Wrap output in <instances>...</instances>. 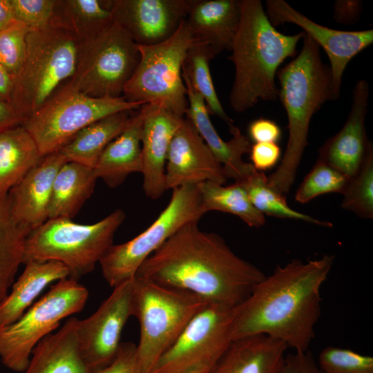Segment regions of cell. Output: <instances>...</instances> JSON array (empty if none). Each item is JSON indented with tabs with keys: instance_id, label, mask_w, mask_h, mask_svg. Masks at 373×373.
<instances>
[{
	"instance_id": "2e32d148",
	"label": "cell",
	"mask_w": 373,
	"mask_h": 373,
	"mask_svg": "<svg viewBox=\"0 0 373 373\" xmlns=\"http://www.w3.org/2000/svg\"><path fill=\"white\" fill-rule=\"evenodd\" d=\"M195 0H108L113 20L138 46L169 39L189 15Z\"/></svg>"
},
{
	"instance_id": "7a4b0ae2",
	"label": "cell",
	"mask_w": 373,
	"mask_h": 373,
	"mask_svg": "<svg viewBox=\"0 0 373 373\" xmlns=\"http://www.w3.org/2000/svg\"><path fill=\"white\" fill-rule=\"evenodd\" d=\"M334 260V256L323 255L277 266L233 309V340L263 334L294 352L309 350L321 314V289Z\"/></svg>"
},
{
	"instance_id": "7c38bea8",
	"label": "cell",
	"mask_w": 373,
	"mask_h": 373,
	"mask_svg": "<svg viewBox=\"0 0 373 373\" xmlns=\"http://www.w3.org/2000/svg\"><path fill=\"white\" fill-rule=\"evenodd\" d=\"M204 215L198 184L173 189L165 209L144 231L122 244L113 245L99 260L107 283L115 287L133 279L144 261L182 227Z\"/></svg>"
},
{
	"instance_id": "484cf974",
	"label": "cell",
	"mask_w": 373,
	"mask_h": 373,
	"mask_svg": "<svg viewBox=\"0 0 373 373\" xmlns=\"http://www.w3.org/2000/svg\"><path fill=\"white\" fill-rule=\"evenodd\" d=\"M24 265L23 271L0 304V327L20 318L49 284L69 276L68 268L59 261H30Z\"/></svg>"
},
{
	"instance_id": "8d00e7d4",
	"label": "cell",
	"mask_w": 373,
	"mask_h": 373,
	"mask_svg": "<svg viewBox=\"0 0 373 373\" xmlns=\"http://www.w3.org/2000/svg\"><path fill=\"white\" fill-rule=\"evenodd\" d=\"M30 30L28 26L16 20L0 31V64L12 79L23 64Z\"/></svg>"
},
{
	"instance_id": "e575fe53",
	"label": "cell",
	"mask_w": 373,
	"mask_h": 373,
	"mask_svg": "<svg viewBox=\"0 0 373 373\" xmlns=\"http://www.w3.org/2000/svg\"><path fill=\"white\" fill-rule=\"evenodd\" d=\"M341 207L363 218H373V148L371 144L358 173L342 192Z\"/></svg>"
},
{
	"instance_id": "d590c367",
	"label": "cell",
	"mask_w": 373,
	"mask_h": 373,
	"mask_svg": "<svg viewBox=\"0 0 373 373\" xmlns=\"http://www.w3.org/2000/svg\"><path fill=\"white\" fill-rule=\"evenodd\" d=\"M350 178L317 159L296 191L297 202L307 203L317 196L343 191Z\"/></svg>"
},
{
	"instance_id": "ab89813d",
	"label": "cell",
	"mask_w": 373,
	"mask_h": 373,
	"mask_svg": "<svg viewBox=\"0 0 373 373\" xmlns=\"http://www.w3.org/2000/svg\"><path fill=\"white\" fill-rule=\"evenodd\" d=\"M250 159L251 164L258 171L273 168L279 161L281 150L277 143H254L251 146Z\"/></svg>"
},
{
	"instance_id": "5b68a950",
	"label": "cell",
	"mask_w": 373,
	"mask_h": 373,
	"mask_svg": "<svg viewBox=\"0 0 373 373\" xmlns=\"http://www.w3.org/2000/svg\"><path fill=\"white\" fill-rule=\"evenodd\" d=\"M78 46L73 34L51 23L30 30L26 58L13 79L10 102L23 122L73 75Z\"/></svg>"
},
{
	"instance_id": "3957f363",
	"label": "cell",
	"mask_w": 373,
	"mask_h": 373,
	"mask_svg": "<svg viewBox=\"0 0 373 373\" xmlns=\"http://www.w3.org/2000/svg\"><path fill=\"white\" fill-rule=\"evenodd\" d=\"M239 27L228 57L235 67L229 95L231 108L238 113L254 107L259 100L275 101L278 88V70L296 47L305 33L292 35L278 32L270 22L259 0H240Z\"/></svg>"
},
{
	"instance_id": "bcb514c9",
	"label": "cell",
	"mask_w": 373,
	"mask_h": 373,
	"mask_svg": "<svg viewBox=\"0 0 373 373\" xmlns=\"http://www.w3.org/2000/svg\"><path fill=\"white\" fill-rule=\"evenodd\" d=\"M13 79L0 64V99L10 103Z\"/></svg>"
},
{
	"instance_id": "ba28073f",
	"label": "cell",
	"mask_w": 373,
	"mask_h": 373,
	"mask_svg": "<svg viewBox=\"0 0 373 373\" xmlns=\"http://www.w3.org/2000/svg\"><path fill=\"white\" fill-rule=\"evenodd\" d=\"M186 20L167 40L138 46L140 60L122 96L130 102L155 104L184 117L188 108L182 65L195 41Z\"/></svg>"
},
{
	"instance_id": "4dcf8cb0",
	"label": "cell",
	"mask_w": 373,
	"mask_h": 373,
	"mask_svg": "<svg viewBox=\"0 0 373 373\" xmlns=\"http://www.w3.org/2000/svg\"><path fill=\"white\" fill-rule=\"evenodd\" d=\"M30 231L15 218L8 194L0 196V304L23 264L25 241Z\"/></svg>"
},
{
	"instance_id": "7402d4cb",
	"label": "cell",
	"mask_w": 373,
	"mask_h": 373,
	"mask_svg": "<svg viewBox=\"0 0 373 373\" xmlns=\"http://www.w3.org/2000/svg\"><path fill=\"white\" fill-rule=\"evenodd\" d=\"M240 19V0H195L186 21L215 55L231 50Z\"/></svg>"
},
{
	"instance_id": "ee69618b",
	"label": "cell",
	"mask_w": 373,
	"mask_h": 373,
	"mask_svg": "<svg viewBox=\"0 0 373 373\" xmlns=\"http://www.w3.org/2000/svg\"><path fill=\"white\" fill-rule=\"evenodd\" d=\"M362 3L356 0H338L334 3V19L336 22L352 24L358 20Z\"/></svg>"
},
{
	"instance_id": "f6af8a7d",
	"label": "cell",
	"mask_w": 373,
	"mask_h": 373,
	"mask_svg": "<svg viewBox=\"0 0 373 373\" xmlns=\"http://www.w3.org/2000/svg\"><path fill=\"white\" fill-rule=\"evenodd\" d=\"M23 119L8 102L0 99V133L22 125Z\"/></svg>"
},
{
	"instance_id": "cb8c5ba5",
	"label": "cell",
	"mask_w": 373,
	"mask_h": 373,
	"mask_svg": "<svg viewBox=\"0 0 373 373\" xmlns=\"http://www.w3.org/2000/svg\"><path fill=\"white\" fill-rule=\"evenodd\" d=\"M145 104L131 116L124 129L104 149L94 169L110 188L120 186L133 173L142 172L141 134Z\"/></svg>"
},
{
	"instance_id": "5bb4252c",
	"label": "cell",
	"mask_w": 373,
	"mask_h": 373,
	"mask_svg": "<svg viewBox=\"0 0 373 373\" xmlns=\"http://www.w3.org/2000/svg\"><path fill=\"white\" fill-rule=\"evenodd\" d=\"M133 279L114 287L95 312L78 321L79 350L94 372L115 359L122 329L129 317L134 315Z\"/></svg>"
},
{
	"instance_id": "7dc6e473",
	"label": "cell",
	"mask_w": 373,
	"mask_h": 373,
	"mask_svg": "<svg viewBox=\"0 0 373 373\" xmlns=\"http://www.w3.org/2000/svg\"><path fill=\"white\" fill-rule=\"evenodd\" d=\"M15 21L10 0H0V31Z\"/></svg>"
},
{
	"instance_id": "c3c4849f",
	"label": "cell",
	"mask_w": 373,
	"mask_h": 373,
	"mask_svg": "<svg viewBox=\"0 0 373 373\" xmlns=\"http://www.w3.org/2000/svg\"><path fill=\"white\" fill-rule=\"evenodd\" d=\"M211 370V368L204 367V368L198 369V370H193L187 373H209Z\"/></svg>"
},
{
	"instance_id": "60d3db41",
	"label": "cell",
	"mask_w": 373,
	"mask_h": 373,
	"mask_svg": "<svg viewBox=\"0 0 373 373\" xmlns=\"http://www.w3.org/2000/svg\"><path fill=\"white\" fill-rule=\"evenodd\" d=\"M95 373H139L136 361V345L121 343L115 359L104 368Z\"/></svg>"
},
{
	"instance_id": "e0dca14e",
	"label": "cell",
	"mask_w": 373,
	"mask_h": 373,
	"mask_svg": "<svg viewBox=\"0 0 373 373\" xmlns=\"http://www.w3.org/2000/svg\"><path fill=\"white\" fill-rule=\"evenodd\" d=\"M227 178L197 130L186 117L171 142L165 166V188L213 182L223 185Z\"/></svg>"
},
{
	"instance_id": "8992f818",
	"label": "cell",
	"mask_w": 373,
	"mask_h": 373,
	"mask_svg": "<svg viewBox=\"0 0 373 373\" xmlns=\"http://www.w3.org/2000/svg\"><path fill=\"white\" fill-rule=\"evenodd\" d=\"M117 209L97 222L82 224L66 218L47 220L28 235L23 264L59 261L68 269V278L77 280L92 271L113 245L115 233L125 219Z\"/></svg>"
},
{
	"instance_id": "b9f144b4",
	"label": "cell",
	"mask_w": 373,
	"mask_h": 373,
	"mask_svg": "<svg viewBox=\"0 0 373 373\" xmlns=\"http://www.w3.org/2000/svg\"><path fill=\"white\" fill-rule=\"evenodd\" d=\"M278 373H323L309 351L294 352L285 356Z\"/></svg>"
},
{
	"instance_id": "4316f807",
	"label": "cell",
	"mask_w": 373,
	"mask_h": 373,
	"mask_svg": "<svg viewBox=\"0 0 373 373\" xmlns=\"http://www.w3.org/2000/svg\"><path fill=\"white\" fill-rule=\"evenodd\" d=\"M97 176L94 169L66 162L54 180L48 209V219H71L93 193Z\"/></svg>"
},
{
	"instance_id": "4fadbf2b",
	"label": "cell",
	"mask_w": 373,
	"mask_h": 373,
	"mask_svg": "<svg viewBox=\"0 0 373 373\" xmlns=\"http://www.w3.org/2000/svg\"><path fill=\"white\" fill-rule=\"evenodd\" d=\"M233 309L208 303L189 321L151 373H187L216 365L233 341Z\"/></svg>"
},
{
	"instance_id": "9a60e30c",
	"label": "cell",
	"mask_w": 373,
	"mask_h": 373,
	"mask_svg": "<svg viewBox=\"0 0 373 373\" xmlns=\"http://www.w3.org/2000/svg\"><path fill=\"white\" fill-rule=\"evenodd\" d=\"M266 14L274 26L291 23L322 48L329 61L334 100L340 95L342 78L350 61L373 43V30L343 31L320 25L284 0L266 1Z\"/></svg>"
},
{
	"instance_id": "d6986e66",
	"label": "cell",
	"mask_w": 373,
	"mask_h": 373,
	"mask_svg": "<svg viewBox=\"0 0 373 373\" xmlns=\"http://www.w3.org/2000/svg\"><path fill=\"white\" fill-rule=\"evenodd\" d=\"M141 134L143 189L152 199L165 192V166L169 148L184 117L162 106L146 104Z\"/></svg>"
},
{
	"instance_id": "d6a6232c",
	"label": "cell",
	"mask_w": 373,
	"mask_h": 373,
	"mask_svg": "<svg viewBox=\"0 0 373 373\" xmlns=\"http://www.w3.org/2000/svg\"><path fill=\"white\" fill-rule=\"evenodd\" d=\"M215 56L207 44L195 39L185 55L182 72L193 90L203 99L209 113L220 118L229 128L234 125L233 122L218 99L211 75L209 62Z\"/></svg>"
},
{
	"instance_id": "1f68e13d",
	"label": "cell",
	"mask_w": 373,
	"mask_h": 373,
	"mask_svg": "<svg viewBox=\"0 0 373 373\" xmlns=\"http://www.w3.org/2000/svg\"><path fill=\"white\" fill-rule=\"evenodd\" d=\"M198 187L204 214L210 211L229 213L251 227H260L265 223V216L253 206L238 184L224 186L207 181L199 184Z\"/></svg>"
},
{
	"instance_id": "52a82bcc",
	"label": "cell",
	"mask_w": 373,
	"mask_h": 373,
	"mask_svg": "<svg viewBox=\"0 0 373 373\" xmlns=\"http://www.w3.org/2000/svg\"><path fill=\"white\" fill-rule=\"evenodd\" d=\"M134 315L140 323L136 345L139 373H151L162 354L208 303L187 291L135 277Z\"/></svg>"
},
{
	"instance_id": "ac0fdd59",
	"label": "cell",
	"mask_w": 373,
	"mask_h": 373,
	"mask_svg": "<svg viewBox=\"0 0 373 373\" xmlns=\"http://www.w3.org/2000/svg\"><path fill=\"white\" fill-rule=\"evenodd\" d=\"M369 84L358 80L353 89L351 109L342 128L319 149L318 160L353 178L361 169L369 146L365 118L367 113Z\"/></svg>"
},
{
	"instance_id": "6da1fadb",
	"label": "cell",
	"mask_w": 373,
	"mask_h": 373,
	"mask_svg": "<svg viewBox=\"0 0 373 373\" xmlns=\"http://www.w3.org/2000/svg\"><path fill=\"white\" fill-rule=\"evenodd\" d=\"M135 276L234 309L266 276L238 256L219 235L191 222L148 257Z\"/></svg>"
},
{
	"instance_id": "603a6c76",
	"label": "cell",
	"mask_w": 373,
	"mask_h": 373,
	"mask_svg": "<svg viewBox=\"0 0 373 373\" xmlns=\"http://www.w3.org/2000/svg\"><path fill=\"white\" fill-rule=\"evenodd\" d=\"M288 347L263 334L232 341L209 373H278Z\"/></svg>"
},
{
	"instance_id": "277c9868",
	"label": "cell",
	"mask_w": 373,
	"mask_h": 373,
	"mask_svg": "<svg viewBox=\"0 0 373 373\" xmlns=\"http://www.w3.org/2000/svg\"><path fill=\"white\" fill-rule=\"evenodd\" d=\"M303 39L298 55L276 73L278 98L287 116L289 138L280 165L267 180L270 187L283 195L294 182L308 145L312 116L327 101L334 100L330 68L321 58L319 46L305 34Z\"/></svg>"
},
{
	"instance_id": "44dd1931",
	"label": "cell",
	"mask_w": 373,
	"mask_h": 373,
	"mask_svg": "<svg viewBox=\"0 0 373 373\" xmlns=\"http://www.w3.org/2000/svg\"><path fill=\"white\" fill-rule=\"evenodd\" d=\"M182 77L186 88L188 108L186 117L191 121L214 157L222 166L227 178L239 180L248 171L251 164L245 162L242 155L249 153L250 140L235 125L229 127L232 138L225 142L217 133L203 99L193 88L186 75Z\"/></svg>"
},
{
	"instance_id": "9c48e42d",
	"label": "cell",
	"mask_w": 373,
	"mask_h": 373,
	"mask_svg": "<svg viewBox=\"0 0 373 373\" xmlns=\"http://www.w3.org/2000/svg\"><path fill=\"white\" fill-rule=\"evenodd\" d=\"M140 103L123 96L93 97L66 84L59 88L22 126L35 141L42 156L59 151L79 131L108 115L138 110Z\"/></svg>"
},
{
	"instance_id": "30bf717a",
	"label": "cell",
	"mask_w": 373,
	"mask_h": 373,
	"mask_svg": "<svg viewBox=\"0 0 373 373\" xmlns=\"http://www.w3.org/2000/svg\"><path fill=\"white\" fill-rule=\"evenodd\" d=\"M87 289L69 278L59 280L14 323L0 327V358L8 369L23 372L38 343L60 322L84 307Z\"/></svg>"
},
{
	"instance_id": "8fae6325",
	"label": "cell",
	"mask_w": 373,
	"mask_h": 373,
	"mask_svg": "<svg viewBox=\"0 0 373 373\" xmlns=\"http://www.w3.org/2000/svg\"><path fill=\"white\" fill-rule=\"evenodd\" d=\"M140 60L137 45L115 21L79 42L73 75L66 83L90 97L122 96Z\"/></svg>"
},
{
	"instance_id": "d4e9b609",
	"label": "cell",
	"mask_w": 373,
	"mask_h": 373,
	"mask_svg": "<svg viewBox=\"0 0 373 373\" xmlns=\"http://www.w3.org/2000/svg\"><path fill=\"white\" fill-rule=\"evenodd\" d=\"M79 319L71 317L35 346L23 373H95L84 359L77 338Z\"/></svg>"
},
{
	"instance_id": "f1b7e54d",
	"label": "cell",
	"mask_w": 373,
	"mask_h": 373,
	"mask_svg": "<svg viewBox=\"0 0 373 373\" xmlns=\"http://www.w3.org/2000/svg\"><path fill=\"white\" fill-rule=\"evenodd\" d=\"M44 156L35 141L22 126L0 133V196L9 191Z\"/></svg>"
},
{
	"instance_id": "83f0119b",
	"label": "cell",
	"mask_w": 373,
	"mask_h": 373,
	"mask_svg": "<svg viewBox=\"0 0 373 373\" xmlns=\"http://www.w3.org/2000/svg\"><path fill=\"white\" fill-rule=\"evenodd\" d=\"M133 111L104 117L79 131L59 152L67 162L95 169L107 145L126 126Z\"/></svg>"
},
{
	"instance_id": "f35d334b",
	"label": "cell",
	"mask_w": 373,
	"mask_h": 373,
	"mask_svg": "<svg viewBox=\"0 0 373 373\" xmlns=\"http://www.w3.org/2000/svg\"><path fill=\"white\" fill-rule=\"evenodd\" d=\"M10 3L15 19L35 29L50 23L56 0H10Z\"/></svg>"
},
{
	"instance_id": "7bdbcfd3",
	"label": "cell",
	"mask_w": 373,
	"mask_h": 373,
	"mask_svg": "<svg viewBox=\"0 0 373 373\" xmlns=\"http://www.w3.org/2000/svg\"><path fill=\"white\" fill-rule=\"evenodd\" d=\"M248 138L255 143H277L282 135L280 126L273 120L258 118L248 126Z\"/></svg>"
},
{
	"instance_id": "74e56055",
	"label": "cell",
	"mask_w": 373,
	"mask_h": 373,
	"mask_svg": "<svg viewBox=\"0 0 373 373\" xmlns=\"http://www.w3.org/2000/svg\"><path fill=\"white\" fill-rule=\"evenodd\" d=\"M323 373H373V358L352 350L328 346L316 361Z\"/></svg>"
},
{
	"instance_id": "ffe728a7",
	"label": "cell",
	"mask_w": 373,
	"mask_h": 373,
	"mask_svg": "<svg viewBox=\"0 0 373 373\" xmlns=\"http://www.w3.org/2000/svg\"><path fill=\"white\" fill-rule=\"evenodd\" d=\"M67 160L59 152L43 157L8 193L15 218L31 231L48 220L56 174Z\"/></svg>"
},
{
	"instance_id": "f546056e",
	"label": "cell",
	"mask_w": 373,
	"mask_h": 373,
	"mask_svg": "<svg viewBox=\"0 0 373 373\" xmlns=\"http://www.w3.org/2000/svg\"><path fill=\"white\" fill-rule=\"evenodd\" d=\"M113 21L108 0H56L50 23L68 30L80 42Z\"/></svg>"
},
{
	"instance_id": "836d02e7",
	"label": "cell",
	"mask_w": 373,
	"mask_h": 373,
	"mask_svg": "<svg viewBox=\"0 0 373 373\" xmlns=\"http://www.w3.org/2000/svg\"><path fill=\"white\" fill-rule=\"evenodd\" d=\"M235 182L245 190L253 206L263 215L302 220L325 227L332 226L331 222L321 221L291 209L287 204L285 196L272 189L268 184L267 177L253 165Z\"/></svg>"
}]
</instances>
